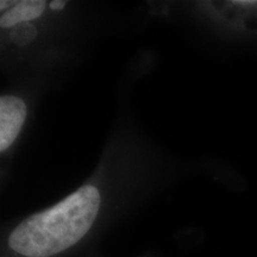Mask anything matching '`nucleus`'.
<instances>
[{"instance_id": "f257e3e1", "label": "nucleus", "mask_w": 257, "mask_h": 257, "mask_svg": "<svg viewBox=\"0 0 257 257\" xmlns=\"http://www.w3.org/2000/svg\"><path fill=\"white\" fill-rule=\"evenodd\" d=\"M100 207V194L83 186L55 206L29 217L14 230L9 245L27 257H49L78 243L88 232Z\"/></svg>"}, {"instance_id": "f03ea898", "label": "nucleus", "mask_w": 257, "mask_h": 257, "mask_svg": "<svg viewBox=\"0 0 257 257\" xmlns=\"http://www.w3.org/2000/svg\"><path fill=\"white\" fill-rule=\"evenodd\" d=\"M27 117V105L21 98L3 95L0 98V150L5 152L17 138Z\"/></svg>"}, {"instance_id": "7ed1b4c3", "label": "nucleus", "mask_w": 257, "mask_h": 257, "mask_svg": "<svg viewBox=\"0 0 257 257\" xmlns=\"http://www.w3.org/2000/svg\"><path fill=\"white\" fill-rule=\"evenodd\" d=\"M44 8H46V2L42 0H23L16 3L14 8L2 16L0 25L2 28H11L19 23L36 19L43 14Z\"/></svg>"}, {"instance_id": "20e7f679", "label": "nucleus", "mask_w": 257, "mask_h": 257, "mask_svg": "<svg viewBox=\"0 0 257 257\" xmlns=\"http://www.w3.org/2000/svg\"><path fill=\"white\" fill-rule=\"evenodd\" d=\"M64 6H66V2H62V0H54L50 3L51 10H62Z\"/></svg>"}, {"instance_id": "39448f33", "label": "nucleus", "mask_w": 257, "mask_h": 257, "mask_svg": "<svg viewBox=\"0 0 257 257\" xmlns=\"http://www.w3.org/2000/svg\"><path fill=\"white\" fill-rule=\"evenodd\" d=\"M9 4H12V2H4V0H3V2L0 3V9L4 10L5 8H8Z\"/></svg>"}]
</instances>
